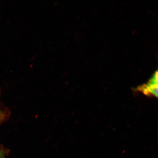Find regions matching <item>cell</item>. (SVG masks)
<instances>
[{
	"label": "cell",
	"instance_id": "cell-1",
	"mask_svg": "<svg viewBox=\"0 0 158 158\" xmlns=\"http://www.w3.org/2000/svg\"><path fill=\"white\" fill-rule=\"evenodd\" d=\"M138 90L147 96H158V73L156 71L146 84L139 86Z\"/></svg>",
	"mask_w": 158,
	"mask_h": 158
},
{
	"label": "cell",
	"instance_id": "cell-3",
	"mask_svg": "<svg viewBox=\"0 0 158 158\" xmlns=\"http://www.w3.org/2000/svg\"><path fill=\"white\" fill-rule=\"evenodd\" d=\"M2 113L0 112V122L2 119Z\"/></svg>",
	"mask_w": 158,
	"mask_h": 158
},
{
	"label": "cell",
	"instance_id": "cell-2",
	"mask_svg": "<svg viewBox=\"0 0 158 158\" xmlns=\"http://www.w3.org/2000/svg\"><path fill=\"white\" fill-rule=\"evenodd\" d=\"M0 158H5V155L3 151H0Z\"/></svg>",
	"mask_w": 158,
	"mask_h": 158
}]
</instances>
